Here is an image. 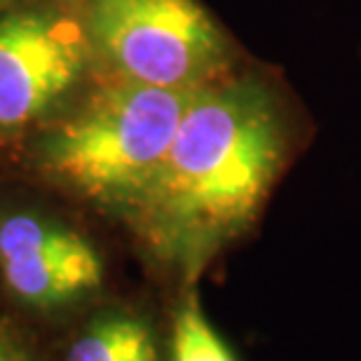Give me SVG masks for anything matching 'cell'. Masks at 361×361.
Here are the masks:
<instances>
[{"mask_svg": "<svg viewBox=\"0 0 361 361\" xmlns=\"http://www.w3.org/2000/svg\"><path fill=\"white\" fill-rule=\"evenodd\" d=\"M300 115L284 80L265 71L235 68L200 87L127 216L143 247L195 274L240 240L298 148Z\"/></svg>", "mask_w": 361, "mask_h": 361, "instance_id": "obj_1", "label": "cell"}, {"mask_svg": "<svg viewBox=\"0 0 361 361\" xmlns=\"http://www.w3.org/2000/svg\"><path fill=\"white\" fill-rule=\"evenodd\" d=\"M195 92L113 78L42 136L40 169L127 219L160 169Z\"/></svg>", "mask_w": 361, "mask_h": 361, "instance_id": "obj_2", "label": "cell"}, {"mask_svg": "<svg viewBox=\"0 0 361 361\" xmlns=\"http://www.w3.org/2000/svg\"><path fill=\"white\" fill-rule=\"evenodd\" d=\"M80 21L120 80L200 90L237 68L230 35L197 0H80Z\"/></svg>", "mask_w": 361, "mask_h": 361, "instance_id": "obj_3", "label": "cell"}, {"mask_svg": "<svg viewBox=\"0 0 361 361\" xmlns=\"http://www.w3.org/2000/svg\"><path fill=\"white\" fill-rule=\"evenodd\" d=\"M92 45L82 21L42 7L0 19V132L45 120L87 75Z\"/></svg>", "mask_w": 361, "mask_h": 361, "instance_id": "obj_4", "label": "cell"}, {"mask_svg": "<svg viewBox=\"0 0 361 361\" xmlns=\"http://www.w3.org/2000/svg\"><path fill=\"white\" fill-rule=\"evenodd\" d=\"M0 274L19 300L52 307L99 288L104 261L78 230L19 212L0 219Z\"/></svg>", "mask_w": 361, "mask_h": 361, "instance_id": "obj_5", "label": "cell"}, {"mask_svg": "<svg viewBox=\"0 0 361 361\" xmlns=\"http://www.w3.org/2000/svg\"><path fill=\"white\" fill-rule=\"evenodd\" d=\"M66 361H160V357L146 324L129 314H111L71 345Z\"/></svg>", "mask_w": 361, "mask_h": 361, "instance_id": "obj_6", "label": "cell"}, {"mask_svg": "<svg viewBox=\"0 0 361 361\" xmlns=\"http://www.w3.org/2000/svg\"><path fill=\"white\" fill-rule=\"evenodd\" d=\"M171 361H237L228 343L202 314L195 295L185 298L171 331Z\"/></svg>", "mask_w": 361, "mask_h": 361, "instance_id": "obj_7", "label": "cell"}, {"mask_svg": "<svg viewBox=\"0 0 361 361\" xmlns=\"http://www.w3.org/2000/svg\"><path fill=\"white\" fill-rule=\"evenodd\" d=\"M0 361H28V357L12 341L0 336Z\"/></svg>", "mask_w": 361, "mask_h": 361, "instance_id": "obj_8", "label": "cell"}]
</instances>
